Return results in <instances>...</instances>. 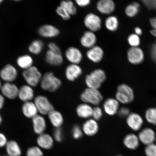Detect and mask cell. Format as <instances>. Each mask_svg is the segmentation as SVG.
I'll return each instance as SVG.
<instances>
[{
	"label": "cell",
	"instance_id": "cell-1",
	"mask_svg": "<svg viewBox=\"0 0 156 156\" xmlns=\"http://www.w3.org/2000/svg\"><path fill=\"white\" fill-rule=\"evenodd\" d=\"M106 79L105 72L102 69H98L94 70L89 75H87L85 82L88 88L98 89Z\"/></svg>",
	"mask_w": 156,
	"mask_h": 156
},
{
	"label": "cell",
	"instance_id": "cell-2",
	"mask_svg": "<svg viewBox=\"0 0 156 156\" xmlns=\"http://www.w3.org/2000/svg\"><path fill=\"white\" fill-rule=\"evenodd\" d=\"M115 98L119 103L124 105L129 104L134 99L133 90L126 84H121L117 87Z\"/></svg>",
	"mask_w": 156,
	"mask_h": 156
},
{
	"label": "cell",
	"instance_id": "cell-3",
	"mask_svg": "<svg viewBox=\"0 0 156 156\" xmlns=\"http://www.w3.org/2000/svg\"><path fill=\"white\" fill-rule=\"evenodd\" d=\"M40 83L44 90L53 92L61 86L62 82L52 72H48L42 77Z\"/></svg>",
	"mask_w": 156,
	"mask_h": 156
},
{
	"label": "cell",
	"instance_id": "cell-4",
	"mask_svg": "<svg viewBox=\"0 0 156 156\" xmlns=\"http://www.w3.org/2000/svg\"><path fill=\"white\" fill-rule=\"evenodd\" d=\"M23 76L27 85L32 87H37L40 83L42 77L38 68L33 66L24 70Z\"/></svg>",
	"mask_w": 156,
	"mask_h": 156
},
{
	"label": "cell",
	"instance_id": "cell-5",
	"mask_svg": "<svg viewBox=\"0 0 156 156\" xmlns=\"http://www.w3.org/2000/svg\"><path fill=\"white\" fill-rule=\"evenodd\" d=\"M80 98L87 104L97 106L102 101L103 97L98 89L87 88L81 94Z\"/></svg>",
	"mask_w": 156,
	"mask_h": 156
},
{
	"label": "cell",
	"instance_id": "cell-6",
	"mask_svg": "<svg viewBox=\"0 0 156 156\" xmlns=\"http://www.w3.org/2000/svg\"><path fill=\"white\" fill-rule=\"evenodd\" d=\"M102 20L98 15L93 13H88L84 19V24L89 31L93 32L98 31L102 27Z\"/></svg>",
	"mask_w": 156,
	"mask_h": 156
},
{
	"label": "cell",
	"instance_id": "cell-7",
	"mask_svg": "<svg viewBox=\"0 0 156 156\" xmlns=\"http://www.w3.org/2000/svg\"><path fill=\"white\" fill-rule=\"evenodd\" d=\"M36 105L38 112L42 115H48L54 108L47 98L44 95H40L34 99V102Z\"/></svg>",
	"mask_w": 156,
	"mask_h": 156
},
{
	"label": "cell",
	"instance_id": "cell-8",
	"mask_svg": "<svg viewBox=\"0 0 156 156\" xmlns=\"http://www.w3.org/2000/svg\"><path fill=\"white\" fill-rule=\"evenodd\" d=\"M126 122L128 126L134 131H139L144 124L142 116L138 113L131 112L126 117Z\"/></svg>",
	"mask_w": 156,
	"mask_h": 156
},
{
	"label": "cell",
	"instance_id": "cell-9",
	"mask_svg": "<svg viewBox=\"0 0 156 156\" xmlns=\"http://www.w3.org/2000/svg\"><path fill=\"white\" fill-rule=\"evenodd\" d=\"M17 75L16 68L10 64L5 66L0 71V76L5 83H12L16 79Z\"/></svg>",
	"mask_w": 156,
	"mask_h": 156
},
{
	"label": "cell",
	"instance_id": "cell-10",
	"mask_svg": "<svg viewBox=\"0 0 156 156\" xmlns=\"http://www.w3.org/2000/svg\"><path fill=\"white\" fill-rule=\"evenodd\" d=\"M156 136L154 130L151 128H146L139 132L138 137L140 142L146 146L154 143Z\"/></svg>",
	"mask_w": 156,
	"mask_h": 156
},
{
	"label": "cell",
	"instance_id": "cell-11",
	"mask_svg": "<svg viewBox=\"0 0 156 156\" xmlns=\"http://www.w3.org/2000/svg\"><path fill=\"white\" fill-rule=\"evenodd\" d=\"M65 56L72 64H78L81 63L83 58L82 53L79 48L70 47L66 50Z\"/></svg>",
	"mask_w": 156,
	"mask_h": 156
},
{
	"label": "cell",
	"instance_id": "cell-12",
	"mask_svg": "<svg viewBox=\"0 0 156 156\" xmlns=\"http://www.w3.org/2000/svg\"><path fill=\"white\" fill-rule=\"evenodd\" d=\"M19 89V88L15 84L5 83L2 86L1 90L4 97L12 100L18 97Z\"/></svg>",
	"mask_w": 156,
	"mask_h": 156
},
{
	"label": "cell",
	"instance_id": "cell-13",
	"mask_svg": "<svg viewBox=\"0 0 156 156\" xmlns=\"http://www.w3.org/2000/svg\"><path fill=\"white\" fill-rule=\"evenodd\" d=\"M127 56L129 61L133 64L141 63L144 58L143 51L138 47L130 48L128 51Z\"/></svg>",
	"mask_w": 156,
	"mask_h": 156
},
{
	"label": "cell",
	"instance_id": "cell-14",
	"mask_svg": "<svg viewBox=\"0 0 156 156\" xmlns=\"http://www.w3.org/2000/svg\"><path fill=\"white\" fill-rule=\"evenodd\" d=\"M104 53L101 47L95 45L89 48L87 52L88 58L94 63H98L103 59Z\"/></svg>",
	"mask_w": 156,
	"mask_h": 156
},
{
	"label": "cell",
	"instance_id": "cell-15",
	"mask_svg": "<svg viewBox=\"0 0 156 156\" xmlns=\"http://www.w3.org/2000/svg\"><path fill=\"white\" fill-rule=\"evenodd\" d=\"M39 34L45 38H54L60 34V31L58 28L53 25L45 24L42 25L38 29Z\"/></svg>",
	"mask_w": 156,
	"mask_h": 156
},
{
	"label": "cell",
	"instance_id": "cell-16",
	"mask_svg": "<svg viewBox=\"0 0 156 156\" xmlns=\"http://www.w3.org/2000/svg\"><path fill=\"white\" fill-rule=\"evenodd\" d=\"M97 9L103 14H110L114 11L115 5L112 0H100L97 4Z\"/></svg>",
	"mask_w": 156,
	"mask_h": 156
},
{
	"label": "cell",
	"instance_id": "cell-17",
	"mask_svg": "<svg viewBox=\"0 0 156 156\" xmlns=\"http://www.w3.org/2000/svg\"><path fill=\"white\" fill-rule=\"evenodd\" d=\"M18 97L24 103L31 101L34 98V91L32 87L28 85L22 86L19 88Z\"/></svg>",
	"mask_w": 156,
	"mask_h": 156
},
{
	"label": "cell",
	"instance_id": "cell-18",
	"mask_svg": "<svg viewBox=\"0 0 156 156\" xmlns=\"http://www.w3.org/2000/svg\"><path fill=\"white\" fill-rule=\"evenodd\" d=\"M82 73V69L78 64H71L66 68L65 75L68 80L73 81L79 77Z\"/></svg>",
	"mask_w": 156,
	"mask_h": 156
},
{
	"label": "cell",
	"instance_id": "cell-19",
	"mask_svg": "<svg viewBox=\"0 0 156 156\" xmlns=\"http://www.w3.org/2000/svg\"><path fill=\"white\" fill-rule=\"evenodd\" d=\"M37 143L41 149L49 150L53 147L54 141L51 136L44 133L39 135L37 138Z\"/></svg>",
	"mask_w": 156,
	"mask_h": 156
},
{
	"label": "cell",
	"instance_id": "cell-20",
	"mask_svg": "<svg viewBox=\"0 0 156 156\" xmlns=\"http://www.w3.org/2000/svg\"><path fill=\"white\" fill-rule=\"evenodd\" d=\"M119 104L116 99L109 98L105 101L103 104V108L107 115L110 116L114 115L118 112Z\"/></svg>",
	"mask_w": 156,
	"mask_h": 156
},
{
	"label": "cell",
	"instance_id": "cell-21",
	"mask_svg": "<svg viewBox=\"0 0 156 156\" xmlns=\"http://www.w3.org/2000/svg\"><path fill=\"white\" fill-rule=\"evenodd\" d=\"M97 41L96 35L94 32L89 30L84 33L80 40L82 46L89 49L95 46Z\"/></svg>",
	"mask_w": 156,
	"mask_h": 156
},
{
	"label": "cell",
	"instance_id": "cell-22",
	"mask_svg": "<svg viewBox=\"0 0 156 156\" xmlns=\"http://www.w3.org/2000/svg\"><path fill=\"white\" fill-rule=\"evenodd\" d=\"M34 132L38 135L44 133L47 127L46 122L44 117L37 115L32 119Z\"/></svg>",
	"mask_w": 156,
	"mask_h": 156
},
{
	"label": "cell",
	"instance_id": "cell-23",
	"mask_svg": "<svg viewBox=\"0 0 156 156\" xmlns=\"http://www.w3.org/2000/svg\"><path fill=\"white\" fill-rule=\"evenodd\" d=\"M140 141L138 136L134 133H129L125 136L123 143L128 149L134 151L139 147Z\"/></svg>",
	"mask_w": 156,
	"mask_h": 156
},
{
	"label": "cell",
	"instance_id": "cell-24",
	"mask_svg": "<svg viewBox=\"0 0 156 156\" xmlns=\"http://www.w3.org/2000/svg\"><path fill=\"white\" fill-rule=\"evenodd\" d=\"M99 130V126L96 120L89 119L83 125L82 130L86 135L91 136L95 135Z\"/></svg>",
	"mask_w": 156,
	"mask_h": 156
},
{
	"label": "cell",
	"instance_id": "cell-25",
	"mask_svg": "<svg viewBox=\"0 0 156 156\" xmlns=\"http://www.w3.org/2000/svg\"><path fill=\"white\" fill-rule=\"evenodd\" d=\"M45 60L47 63L53 66H60L63 62L62 54L56 53L49 50L46 52Z\"/></svg>",
	"mask_w": 156,
	"mask_h": 156
},
{
	"label": "cell",
	"instance_id": "cell-26",
	"mask_svg": "<svg viewBox=\"0 0 156 156\" xmlns=\"http://www.w3.org/2000/svg\"><path fill=\"white\" fill-rule=\"evenodd\" d=\"M22 111L24 116L28 118L32 119L38 115L36 105L32 101L24 102L22 107Z\"/></svg>",
	"mask_w": 156,
	"mask_h": 156
},
{
	"label": "cell",
	"instance_id": "cell-27",
	"mask_svg": "<svg viewBox=\"0 0 156 156\" xmlns=\"http://www.w3.org/2000/svg\"><path fill=\"white\" fill-rule=\"evenodd\" d=\"M5 147L8 155L21 156L22 154V151L20 146L15 140H11L8 141Z\"/></svg>",
	"mask_w": 156,
	"mask_h": 156
},
{
	"label": "cell",
	"instance_id": "cell-28",
	"mask_svg": "<svg viewBox=\"0 0 156 156\" xmlns=\"http://www.w3.org/2000/svg\"><path fill=\"white\" fill-rule=\"evenodd\" d=\"M93 108L89 104L83 103L78 106L76 108L78 116L83 119L89 118L92 116Z\"/></svg>",
	"mask_w": 156,
	"mask_h": 156
},
{
	"label": "cell",
	"instance_id": "cell-29",
	"mask_svg": "<svg viewBox=\"0 0 156 156\" xmlns=\"http://www.w3.org/2000/svg\"><path fill=\"white\" fill-rule=\"evenodd\" d=\"M48 115L51 123L55 128H60L63 124V116L58 111L52 110L49 113Z\"/></svg>",
	"mask_w": 156,
	"mask_h": 156
},
{
	"label": "cell",
	"instance_id": "cell-30",
	"mask_svg": "<svg viewBox=\"0 0 156 156\" xmlns=\"http://www.w3.org/2000/svg\"><path fill=\"white\" fill-rule=\"evenodd\" d=\"M17 63L20 67L24 70L32 67L33 59L28 55L20 56L17 60Z\"/></svg>",
	"mask_w": 156,
	"mask_h": 156
},
{
	"label": "cell",
	"instance_id": "cell-31",
	"mask_svg": "<svg viewBox=\"0 0 156 156\" xmlns=\"http://www.w3.org/2000/svg\"><path fill=\"white\" fill-rule=\"evenodd\" d=\"M105 24L108 30L112 32H115L118 28V19L116 16H109L106 20Z\"/></svg>",
	"mask_w": 156,
	"mask_h": 156
},
{
	"label": "cell",
	"instance_id": "cell-32",
	"mask_svg": "<svg viewBox=\"0 0 156 156\" xmlns=\"http://www.w3.org/2000/svg\"><path fill=\"white\" fill-rule=\"evenodd\" d=\"M44 48V43L40 40H36L33 41L29 47V50L31 53L38 54L41 52Z\"/></svg>",
	"mask_w": 156,
	"mask_h": 156
},
{
	"label": "cell",
	"instance_id": "cell-33",
	"mask_svg": "<svg viewBox=\"0 0 156 156\" xmlns=\"http://www.w3.org/2000/svg\"><path fill=\"white\" fill-rule=\"evenodd\" d=\"M60 5L64 8L71 16L75 15L77 12L76 7L71 1L66 0L62 1Z\"/></svg>",
	"mask_w": 156,
	"mask_h": 156
},
{
	"label": "cell",
	"instance_id": "cell-34",
	"mask_svg": "<svg viewBox=\"0 0 156 156\" xmlns=\"http://www.w3.org/2000/svg\"><path fill=\"white\" fill-rule=\"evenodd\" d=\"M140 5L137 2H133L127 6L125 9V13L127 16L133 17L138 14Z\"/></svg>",
	"mask_w": 156,
	"mask_h": 156
},
{
	"label": "cell",
	"instance_id": "cell-35",
	"mask_svg": "<svg viewBox=\"0 0 156 156\" xmlns=\"http://www.w3.org/2000/svg\"><path fill=\"white\" fill-rule=\"evenodd\" d=\"M145 118L150 124L156 126V107L147 109L145 113Z\"/></svg>",
	"mask_w": 156,
	"mask_h": 156
},
{
	"label": "cell",
	"instance_id": "cell-36",
	"mask_svg": "<svg viewBox=\"0 0 156 156\" xmlns=\"http://www.w3.org/2000/svg\"><path fill=\"white\" fill-rule=\"evenodd\" d=\"M26 155L27 156H44V153L38 146H34L28 148Z\"/></svg>",
	"mask_w": 156,
	"mask_h": 156
},
{
	"label": "cell",
	"instance_id": "cell-37",
	"mask_svg": "<svg viewBox=\"0 0 156 156\" xmlns=\"http://www.w3.org/2000/svg\"><path fill=\"white\" fill-rule=\"evenodd\" d=\"M128 41L129 44L132 47H138L140 44L139 37L136 34L130 35L128 38Z\"/></svg>",
	"mask_w": 156,
	"mask_h": 156
},
{
	"label": "cell",
	"instance_id": "cell-38",
	"mask_svg": "<svg viewBox=\"0 0 156 156\" xmlns=\"http://www.w3.org/2000/svg\"><path fill=\"white\" fill-rule=\"evenodd\" d=\"M56 11L58 15L62 17L64 20H68L71 18V15L68 13L67 11L60 5L56 9Z\"/></svg>",
	"mask_w": 156,
	"mask_h": 156
},
{
	"label": "cell",
	"instance_id": "cell-39",
	"mask_svg": "<svg viewBox=\"0 0 156 156\" xmlns=\"http://www.w3.org/2000/svg\"><path fill=\"white\" fill-rule=\"evenodd\" d=\"M144 152L146 156H156V144L154 143L146 146Z\"/></svg>",
	"mask_w": 156,
	"mask_h": 156
},
{
	"label": "cell",
	"instance_id": "cell-40",
	"mask_svg": "<svg viewBox=\"0 0 156 156\" xmlns=\"http://www.w3.org/2000/svg\"><path fill=\"white\" fill-rule=\"evenodd\" d=\"M103 115V112L100 107H95L93 108L92 116L94 119L99 120L101 118Z\"/></svg>",
	"mask_w": 156,
	"mask_h": 156
},
{
	"label": "cell",
	"instance_id": "cell-41",
	"mask_svg": "<svg viewBox=\"0 0 156 156\" xmlns=\"http://www.w3.org/2000/svg\"><path fill=\"white\" fill-rule=\"evenodd\" d=\"M83 132L82 129L79 126H74L72 132L73 137L76 139H79L83 136Z\"/></svg>",
	"mask_w": 156,
	"mask_h": 156
},
{
	"label": "cell",
	"instance_id": "cell-42",
	"mask_svg": "<svg viewBox=\"0 0 156 156\" xmlns=\"http://www.w3.org/2000/svg\"><path fill=\"white\" fill-rule=\"evenodd\" d=\"M53 136L56 141L61 142L63 140V133L61 129L60 128H55L54 130Z\"/></svg>",
	"mask_w": 156,
	"mask_h": 156
},
{
	"label": "cell",
	"instance_id": "cell-43",
	"mask_svg": "<svg viewBox=\"0 0 156 156\" xmlns=\"http://www.w3.org/2000/svg\"><path fill=\"white\" fill-rule=\"evenodd\" d=\"M131 113L130 112L129 109L126 107H123L119 108L118 112L119 116L124 118L127 117Z\"/></svg>",
	"mask_w": 156,
	"mask_h": 156
},
{
	"label": "cell",
	"instance_id": "cell-44",
	"mask_svg": "<svg viewBox=\"0 0 156 156\" xmlns=\"http://www.w3.org/2000/svg\"><path fill=\"white\" fill-rule=\"evenodd\" d=\"M49 50L56 53L62 54L61 50L57 44L54 42H50L48 44Z\"/></svg>",
	"mask_w": 156,
	"mask_h": 156
},
{
	"label": "cell",
	"instance_id": "cell-45",
	"mask_svg": "<svg viewBox=\"0 0 156 156\" xmlns=\"http://www.w3.org/2000/svg\"><path fill=\"white\" fill-rule=\"evenodd\" d=\"M142 2L148 9L156 10V1H144Z\"/></svg>",
	"mask_w": 156,
	"mask_h": 156
},
{
	"label": "cell",
	"instance_id": "cell-46",
	"mask_svg": "<svg viewBox=\"0 0 156 156\" xmlns=\"http://www.w3.org/2000/svg\"><path fill=\"white\" fill-rule=\"evenodd\" d=\"M150 23L153 29L151 30V34L156 37V17H152L150 19Z\"/></svg>",
	"mask_w": 156,
	"mask_h": 156
},
{
	"label": "cell",
	"instance_id": "cell-47",
	"mask_svg": "<svg viewBox=\"0 0 156 156\" xmlns=\"http://www.w3.org/2000/svg\"><path fill=\"white\" fill-rule=\"evenodd\" d=\"M75 2L78 6L81 7H87L91 3V1L90 0H76Z\"/></svg>",
	"mask_w": 156,
	"mask_h": 156
},
{
	"label": "cell",
	"instance_id": "cell-48",
	"mask_svg": "<svg viewBox=\"0 0 156 156\" xmlns=\"http://www.w3.org/2000/svg\"><path fill=\"white\" fill-rule=\"evenodd\" d=\"M8 141L6 136L3 133L0 132V148L5 147Z\"/></svg>",
	"mask_w": 156,
	"mask_h": 156
},
{
	"label": "cell",
	"instance_id": "cell-49",
	"mask_svg": "<svg viewBox=\"0 0 156 156\" xmlns=\"http://www.w3.org/2000/svg\"><path fill=\"white\" fill-rule=\"evenodd\" d=\"M151 54L152 59L156 63V41L151 47Z\"/></svg>",
	"mask_w": 156,
	"mask_h": 156
},
{
	"label": "cell",
	"instance_id": "cell-50",
	"mask_svg": "<svg viewBox=\"0 0 156 156\" xmlns=\"http://www.w3.org/2000/svg\"><path fill=\"white\" fill-rule=\"evenodd\" d=\"M5 102V97L0 94V110L3 108Z\"/></svg>",
	"mask_w": 156,
	"mask_h": 156
},
{
	"label": "cell",
	"instance_id": "cell-51",
	"mask_svg": "<svg viewBox=\"0 0 156 156\" xmlns=\"http://www.w3.org/2000/svg\"><path fill=\"white\" fill-rule=\"evenodd\" d=\"M134 31H135V34L137 35V36H141L142 34V31L141 29L139 27H136L134 29Z\"/></svg>",
	"mask_w": 156,
	"mask_h": 156
},
{
	"label": "cell",
	"instance_id": "cell-52",
	"mask_svg": "<svg viewBox=\"0 0 156 156\" xmlns=\"http://www.w3.org/2000/svg\"><path fill=\"white\" fill-rule=\"evenodd\" d=\"M3 121V119H2V118L1 115L0 114V126L1 125V124L2 123V122Z\"/></svg>",
	"mask_w": 156,
	"mask_h": 156
},
{
	"label": "cell",
	"instance_id": "cell-53",
	"mask_svg": "<svg viewBox=\"0 0 156 156\" xmlns=\"http://www.w3.org/2000/svg\"><path fill=\"white\" fill-rule=\"evenodd\" d=\"M2 86V85H1V80H0V89H1Z\"/></svg>",
	"mask_w": 156,
	"mask_h": 156
},
{
	"label": "cell",
	"instance_id": "cell-54",
	"mask_svg": "<svg viewBox=\"0 0 156 156\" xmlns=\"http://www.w3.org/2000/svg\"><path fill=\"white\" fill-rule=\"evenodd\" d=\"M3 2V1H2V0H0V4H1L2 2Z\"/></svg>",
	"mask_w": 156,
	"mask_h": 156
},
{
	"label": "cell",
	"instance_id": "cell-55",
	"mask_svg": "<svg viewBox=\"0 0 156 156\" xmlns=\"http://www.w3.org/2000/svg\"><path fill=\"white\" fill-rule=\"evenodd\" d=\"M115 156H123L122 155H117Z\"/></svg>",
	"mask_w": 156,
	"mask_h": 156
},
{
	"label": "cell",
	"instance_id": "cell-56",
	"mask_svg": "<svg viewBox=\"0 0 156 156\" xmlns=\"http://www.w3.org/2000/svg\"><path fill=\"white\" fill-rule=\"evenodd\" d=\"M9 156L7 155V156Z\"/></svg>",
	"mask_w": 156,
	"mask_h": 156
},
{
	"label": "cell",
	"instance_id": "cell-57",
	"mask_svg": "<svg viewBox=\"0 0 156 156\" xmlns=\"http://www.w3.org/2000/svg\"><path fill=\"white\" fill-rule=\"evenodd\" d=\"M0 156H1V155H0Z\"/></svg>",
	"mask_w": 156,
	"mask_h": 156
}]
</instances>
